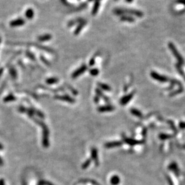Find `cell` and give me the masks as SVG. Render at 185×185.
<instances>
[{"mask_svg": "<svg viewBox=\"0 0 185 185\" xmlns=\"http://www.w3.org/2000/svg\"><path fill=\"white\" fill-rule=\"evenodd\" d=\"M59 82V79L56 77L49 78L46 80V83L49 85H52V84H57Z\"/></svg>", "mask_w": 185, "mask_h": 185, "instance_id": "obj_25", "label": "cell"}, {"mask_svg": "<svg viewBox=\"0 0 185 185\" xmlns=\"http://www.w3.org/2000/svg\"><path fill=\"white\" fill-rule=\"evenodd\" d=\"M168 47H169V48L171 51L172 52V54L174 55V57H176V59H177L178 64L180 65H183L184 64V59L183 58V57H182V55L180 54V53L178 52V51H177V49H176V46H174V45L172 43L170 42L168 43Z\"/></svg>", "mask_w": 185, "mask_h": 185, "instance_id": "obj_4", "label": "cell"}, {"mask_svg": "<svg viewBox=\"0 0 185 185\" xmlns=\"http://www.w3.org/2000/svg\"><path fill=\"white\" fill-rule=\"evenodd\" d=\"M9 44L12 45H15V46H34L35 48H38L40 50L45 51V52L53 54L55 53V51L53 49L49 48L48 46H43L42 45H40L37 43H23V42H9Z\"/></svg>", "mask_w": 185, "mask_h": 185, "instance_id": "obj_2", "label": "cell"}, {"mask_svg": "<svg viewBox=\"0 0 185 185\" xmlns=\"http://www.w3.org/2000/svg\"><path fill=\"white\" fill-rule=\"evenodd\" d=\"M52 39V36L50 34H44L38 36L37 39L40 42H46Z\"/></svg>", "mask_w": 185, "mask_h": 185, "instance_id": "obj_15", "label": "cell"}, {"mask_svg": "<svg viewBox=\"0 0 185 185\" xmlns=\"http://www.w3.org/2000/svg\"><path fill=\"white\" fill-rule=\"evenodd\" d=\"M25 24V20L24 18H19L18 19L12 20L10 22V26L12 28H16V27H19V26H23Z\"/></svg>", "mask_w": 185, "mask_h": 185, "instance_id": "obj_8", "label": "cell"}, {"mask_svg": "<svg viewBox=\"0 0 185 185\" xmlns=\"http://www.w3.org/2000/svg\"><path fill=\"white\" fill-rule=\"evenodd\" d=\"M32 108H33V109H34L35 115H36L37 116H38L39 118H41V119H44L45 118V115L44 114V113H43L42 111H40L39 110L36 109L34 106H32Z\"/></svg>", "mask_w": 185, "mask_h": 185, "instance_id": "obj_27", "label": "cell"}, {"mask_svg": "<svg viewBox=\"0 0 185 185\" xmlns=\"http://www.w3.org/2000/svg\"><path fill=\"white\" fill-rule=\"evenodd\" d=\"M92 161V159L89 158V159H88L87 160H86V161L84 162L82 165V169H86V168H88V167H89V165H90V164H91Z\"/></svg>", "mask_w": 185, "mask_h": 185, "instance_id": "obj_30", "label": "cell"}, {"mask_svg": "<svg viewBox=\"0 0 185 185\" xmlns=\"http://www.w3.org/2000/svg\"><path fill=\"white\" fill-rule=\"evenodd\" d=\"M100 100V97L97 95L95 96V97H94V102H95V104H98V103H99Z\"/></svg>", "mask_w": 185, "mask_h": 185, "instance_id": "obj_43", "label": "cell"}, {"mask_svg": "<svg viewBox=\"0 0 185 185\" xmlns=\"http://www.w3.org/2000/svg\"><path fill=\"white\" fill-rule=\"evenodd\" d=\"M183 91V88L182 87L180 88H178V90H176V91H174V92H172L170 94V96H176V95H177V94H178L181 93V92H182Z\"/></svg>", "mask_w": 185, "mask_h": 185, "instance_id": "obj_37", "label": "cell"}, {"mask_svg": "<svg viewBox=\"0 0 185 185\" xmlns=\"http://www.w3.org/2000/svg\"><path fill=\"white\" fill-rule=\"evenodd\" d=\"M97 55H98V54H95V55H94V56L92 57V58L90 59V60L89 61V66L92 67V66H94V65H95V62H96L95 59H96V57H97Z\"/></svg>", "mask_w": 185, "mask_h": 185, "instance_id": "obj_36", "label": "cell"}, {"mask_svg": "<svg viewBox=\"0 0 185 185\" xmlns=\"http://www.w3.org/2000/svg\"><path fill=\"white\" fill-rule=\"evenodd\" d=\"M89 73L90 74V75L93 76V77H96V76L98 75V74L100 73L99 70L97 68H92L91 69L89 70Z\"/></svg>", "mask_w": 185, "mask_h": 185, "instance_id": "obj_33", "label": "cell"}, {"mask_svg": "<svg viewBox=\"0 0 185 185\" xmlns=\"http://www.w3.org/2000/svg\"><path fill=\"white\" fill-rule=\"evenodd\" d=\"M88 1H92L93 0H88Z\"/></svg>", "mask_w": 185, "mask_h": 185, "instance_id": "obj_52", "label": "cell"}, {"mask_svg": "<svg viewBox=\"0 0 185 185\" xmlns=\"http://www.w3.org/2000/svg\"><path fill=\"white\" fill-rule=\"evenodd\" d=\"M176 69H177V70L178 72L181 75L184 76V72H183V70H182V65L179 64H176Z\"/></svg>", "mask_w": 185, "mask_h": 185, "instance_id": "obj_38", "label": "cell"}, {"mask_svg": "<svg viewBox=\"0 0 185 185\" xmlns=\"http://www.w3.org/2000/svg\"><path fill=\"white\" fill-rule=\"evenodd\" d=\"M1 39L0 37V44H1Z\"/></svg>", "mask_w": 185, "mask_h": 185, "instance_id": "obj_51", "label": "cell"}, {"mask_svg": "<svg viewBox=\"0 0 185 185\" xmlns=\"http://www.w3.org/2000/svg\"><path fill=\"white\" fill-rule=\"evenodd\" d=\"M122 145V142L121 141H112L108 142L104 144V147L106 149H112V148L120 147Z\"/></svg>", "mask_w": 185, "mask_h": 185, "instance_id": "obj_14", "label": "cell"}, {"mask_svg": "<svg viewBox=\"0 0 185 185\" xmlns=\"http://www.w3.org/2000/svg\"><path fill=\"white\" fill-rule=\"evenodd\" d=\"M168 123H169V124H170V126H171V128H172V130H173L174 131H175V132L177 131V129H176V128L175 126H174L173 122H171V121H169V122H168Z\"/></svg>", "mask_w": 185, "mask_h": 185, "instance_id": "obj_42", "label": "cell"}, {"mask_svg": "<svg viewBox=\"0 0 185 185\" xmlns=\"http://www.w3.org/2000/svg\"><path fill=\"white\" fill-rule=\"evenodd\" d=\"M38 87L42 90H47V91H52L53 92H57L59 91H65V90L62 87H59L57 88H50V87H46V86L43 85H38Z\"/></svg>", "mask_w": 185, "mask_h": 185, "instance_id": "obj_12", "label": "cell"}, {"mask_svg": "<svg viewBox=\"0 0 185 185\" xmlns=\"http://www.w3.org/2000/svg\"><path fill=\"white\" fill-rule=\"evenodd\" d=\"M179 127L180 129H185V122H180L179 123Z\"/></svg>", "mask_w": 185, "mask_h": 185, "instance_id": "obj_44", "label": "cell"}, {"mask_svg": "<svg viewBox=\"0 0 185 185\" xmlns=\"http://www.w3.org/2000/svg\"><path fill=\"white\" fill-rule=\"evenodd\" d=\"M85 20V19H84L83 18H76L74 19L70 20V21L68 22L67 26L68 27H72V26H74V25H76V24L79 25V24L82 23V22H83Z\"/></svg>", "mask_w": 185, "mask_h": 185, "instance_id": "obj_16", "label": "cell"}, {"mask_svg": "<svg viewBox=\"0 0 185 185\" xmlns=\"http://www.w3.org/2000/svg\"><path fill=\"white\" fill-rule=\"evenodd\" d=\"M177 3L182 4L185 6V0H177Z\"/></svg>", "mask_w": 185, "mask_h": 185, "instance_id": "obj_45", "label": "cell"}, {"mask_svg": "<svg viewBox=\"0 0 185 185\" xmlns=\"http://www.w3.org/2000/svg\"><path fill=\"white\" fill-rule=\"evenodd\" d=\"M6 84H7V82H6V81H4L3 83H2L1 86H0V96L1 95L2 92H3L4 90V88L6 86Z\"/></svg>", "mask_w": 185, "mask_h": 185, "instance_id": "obj_40", "label": "cell"}, {"mask_svg": "<svg viewBox=\"0 0 185 185\" xmlns=\"http://www.w3.org/2000/svg\"><path fill=\"white\" fill-rule=\"evenodd\" d=\"M25 54L26 57H27V58L31 59V60L32 61L36 62L37 61L36 57L32 52H31V51H29V50H26V51H25Z\"/></svg>", "mask_w": 185, "mask_h": 185, "instance_id": "obj_23", "label": "cell"}, {"mask_svg": "<svg viewBox=\"0 0 185 185\" xmlns=\"http://www.w3.org/2000/svg\"><path fill=\"white\" fill-rule=\"evenodd\" d=\"M169 168L170 170H171V171H173L174 172H175L176 174H177L178 175V168H177V164L175 163V162H173V163L170 164Z\"/></svg>", "mask_w": 185, "mask_h": 185, "instance_id": "obj_31", "label": "cell"}, {"mask_svg": "<svg viewBox=\"0 0 185 185\" xmlns=\"http://www.w3.org/2000/svg\"><path fill=\"white\" fill-rule=\"evenodd\" d=\"M114 13L118 15H121L123 14H129V15H134L138 18L143 17L144 15L140 10L128 9H116L114 10Z\"/></svg>", "mask_w": 185, "mask_h": 185, "instance_id": "obj_3", "label": "cell"}, {"mask_svg": "<svg viewBox=\"0 0 185 185\" xmlns=\"http://www.w3.org/2000/svg\"><path fill=\"white\" fill-rule=\"evenodd\" d=\"M53 98L55 99L61 100V101L67 102L71 104H74L76 102V100L74 99L71 97L69 95H67V94H64V95H58V94H56V95L54 96Z\"/></svg>", "mask_w": 185, "mask_h": 185, "instance_id": "obj_5", "label": "cell"}, {"mask_svg": "<svg viewBox=\"0 0 185 185\" xmlns=\"http://www.w3.org/2000/svg\"><path fill=\"white\" fill-rule=\"evenodd\" d=\"M9 71L10 76H11V77L12 78V79H16L18 77V72L15 68V67L12 65H10L9 68Z\"/></svg>", "mask_w": 185, "mask_h": 185, "instance_id": "obj_18", "label": "cell"}, {"mask_svg": "<svg viewBox=\"0 0 185 185\" xmlns=\"http://www.w3.org/2000/svg\"><path fill=\"white\" fill-rule=\"evenodd\" d=\"M3 164H4L3 160L1 157H0V166H3Z\"/></svg>", "mask_w": 185, "mask_h": 185, "instance_id": "obj_47", "label": "cell"}, {"mask_svg": "<svg viewBox=\"0 0 185 185\" xmlns=\"http://www.w3.org/2000/svg\"><path fill=\"white\" fill-rule=\"evenodd\" d=\"M88 69V66L85 64H83V65H82L80 67H79L77 70H76L72 73L71 78H73V79H76V78L79 77V76L82 75L83 73H85Z\"/></svg>", "mask_w": 185, "mask_h": 185, "instance_id": "obj_6", "label": "cell"}, {"mask_svg": "<svg viewBox=\"0 0 185 185\" xmlns=\"http://www.w3.org/2000/svg\"><path fill=\"white\" fill-rule=\"evenodd\" d=\"M40 59L42 62H43V63H44L45 65L47 66L48 67H50L51 66V63L49 61H48V59H46V57L44 56H43V55H40Z\"/></svg>", "mask_w": 185, "mask_h": 185, "instance_id": "obj_29", "label": "cell"}, {"mask_svg": "<svg viewBox=\"0 0 185 185\" xmlns=\"http://www.w3.org/2000/svg\"><path fill=\"white\" fill-rule=\"evenodd\" d=\"M97 85L98 88H100L101 90H105V91H111V90H112L110 86L106 84L102 83H98Z\"/></svg>", "mask_w": 185, "mask_h": 185, "instance_id": "obj_24", "label": "cell"}, {"mask_svg": "<svg viewBox=\"0 0 185 185\" xmlns=\"http://www.w3.org/2000/svg\"><path fill=\"white\" fill-rule=\"evenodd\" d=\"M131 113L134 116H136L137 117H138V118H142L143 117V114L140 111H139L138 110H137V109L135 108H132L130 110Z\"/></svg>", "mask_w": 185, "mask_h": 185, "instance_id": "obj_26", "label": "cell"}, {"mask_svg": "<svg viewBox=\"0 0 185 185\" xmlns=\"http://www.w3.org/2000/svg\"><path fill=\"white\" fill-rule=\"evenodd\" d=\"M123 140L125 143H126L127 144H128L129 145H131V146H134V145H135L141 144L143 143V141L136 140V139H132V138H126V137H123Z\"/></svg>", "mask_w": 185, "mask_h": 185, "instance_id": "obj_10", "label": "cell"}, {"mask_svg": "<svg viewBox=\"0 0 185 185\" xmlns=\"http://www.w3.org/2000/svg\"><path fill=\"white\" fill-rule=\"evenodd\" d=\"M119 182H120V178H119L118 177L116 176H113L112 178H111V183H112L114 185L118 184Z\"/></svg>", "mask_w": 185, "mask_h": 185, "instance_id": "obj_35", "label": "cell"}, {"mask_svg": "<svg viewBox=\"0 0 185 185\" xmlns=\"http://www.w3.org/2000/svg\"><path fill=\"white\" fill-rule=\"evenodd\" d=\"M115 108L113 106L107 105H104L100 106L97 108V111L100 112H111L114 110Z\"/></svg>", "mask_w": 185, "mask_h": 185, "instance_id": "obj_13", "label": "cell"}, {"mask_svg": "<svg viewBox=\"0 0 185 185\" xmlns=\"http://www.w3.org/2000/svg\"><path fill=\"white\" fill-rule=\"evenodd\" d=\"M86 24H87V21H86V20H85L83 22H82V23L78 25L77 27L76 28L74 31V34L75 36L79 35L81 32L82 30L83 29V28L86 25Z\"/></svg>", "mask_w": 185, "mask_h": 185, "instance_id": "obj_17", "label": "cell"}, {"mask_svg": "<svg viewBox=\"0 0 185 185\" xmlns=\"http://www.w3.org/2000/svg\"><path fill=\"white\" fill-rule=\"evenodd\" d=\"M95 1H100L101 0H95Z\"/></svg>", "mask_w": 185, "mask_h": 185, "instance_id": "obj_53", "label": "cell"}, {"mask_svg": "<svg viewBox=\"0 0 185 185\" xmlns=\"http://www.w3.org/2000/svg\"><path fill=\"white\" fill-rule=\"evenodd\" d=\"M87 6H88V4H87V3H82L81 4H80L79 6H78L77 9H76V10H83V9H85V8L87 7Z\"/></svg>", "mask_w": 185, "mask_h": 185, "instance_id": "obj_39", "label": "cell"}, {"mask_svg": "<svg viewBox=\"0 0 185 185\" xmlns=\"http://www.w3.org/2000/svg\"><path fill=\"white\" fill-rule=\"evenodd\" d=\"M90 153H91V159L94 162L95 165L98 166L99 165V159L98 156V150L95 147H92L90 149Z\"/></svg>", "mask_w": 185, "mask_h": 185, "instance_id": "obj_9", "label": "cell"}, {"mask_svg": "<svg viewBox=\"0 0 185 185\" xmlns=\"http://www.w3.org/2000/svg\"><path fill=\"white\" fill-rule=\"evenodd\" d=\"M120 20L123 22H134V18L129 16H122L120 18Z\"/></svg>", "mask_w": 185, "mask_h": 185, "instance_id": "obj_28", "label": "cell"}, {"mask_svg": "<svg viewBox=\"0 0 185 185\" xmlns=\"http://www.w3.org/2000/svg\"><path fill=\"white\" fill-rule=\"evenodd\" d=\"M65 87H66L67 88H68V89L72 93H73V95H74V96H77V94H78V91L76 90V89H74L73 87H71V85H68V84H65Z\"/></svg>", "mask_w": 185, "mask_h": 185, "instance_id": "obj_32", "label": "cell"}, {"mask_svg": "<svg viewBox=\"0 0 185 185\" xmlns=\"http://www.w3.org/2000/svg\"><path fill=\"white\" fill-rule=\"evenodd\" d=\"M95 92H96V95L99 96L100 97H101V98L103 99L106 102H109V100H110L109 99H108V97H107V96H106V95H104V93L102 92V91H101V90L100 88H96V89H95Z\"/></svg>", "mask_w": 185, "mask_h": 185, "instance_id": "obj_20", "label": "cell"}, {"mask_svg": "<svg viewBox=\"0 0 185 185\" xmlns=\"http://www.w3.org/2000/svg\"><path fill=\"white\" fill-rule=\"evenodd\" d=\"M151 76L153 79L157 80V81L159 82H161V83H165V82L169 81V78L168 77L164 75H161L160 74L158 73L157 72L154 71L151 72Z\"/></svg>", "mask_w": 185, "mask_h": 185, "instance_id": "obj_7", "label": "cell"}, {"mask_svg": "<svg viewBox=\"0 0 185 185\" xmlns=\"http://www.w3.org/2000/svg\"><path fill=\"white\" fill-rule=\"evenodd\" d=\"M35 123L40 126L42 129V145L44 148H48L50 145V142H49V135L50 132L48 126H47L46 123H44L42 120L36 117H32L31 118Z\"/></svg>", "mask_w": 185, "mask_h": 185, "instance_id": "obj_1", "label": "cell"}, {"mask_svg": "<svg viewBox=\"0 0 185 185\" xmlns=\"http://www.w3.org/2000/svg\"><path fill=\"white\" fill-rule=\"evenodd\" d=\"M126 1L128 2V3H131V2H132L133 0H126Z\"/></svg>", "mask_w": 185, "mask_h": 185, "instance_id": "obj_50", "label": "cell"}, {"mask_svg": "<svg viewBox=\"0 0 185 185\" xmlns=\"http://www.w3.org/2000/svg\"><path fill=\"white\" fill-rule=\"evenodd\" d=\"M26 109V108L24 106L20 105L19 106V107H18V111H19L20 113H25Z\"/></svg>", "mask_w": 185, "mask_h": 185, "instance_id": "obj_41", "label": "cell"}, {"mask_svg": "<svg viewBox=\"0 0 185 185\" xmlns=\"http://www.w3.org/2000/svg\"><path fill=\"white\" fill-rule=\"evenodd\" d=\"M16 100H17V97L15 96H14L13 94H10L3 99V101L5 103L16 101Z\"/></svg>", "mask_w": 185, "mask_h": 185, "instance_id": "obj_22", "label": "cell"}, {"mask_svg": "<svg viewBox=\"0 0 185 185\" xmlns=\"http://www.w3.org/2000/svg\"><path fill=\"white\" fill-rule=\"evenodd\" d=\"M25 15L26 19L30 20L33 19L34 17V10L31 8H29L25 11Z\"/></svg>", "mask_w": 185, "mask_h": 185, "instance_id": "obj_19", "label": "cell"}, {"mask_svg": "<svg viewBox=\"0 0 185 185\" xmlns=\"http://www.w3.org/2000/svg\"><path fill=\"white\" fill-rule=\"evenodd\" d=\"M134 94H135V91H132L131 92V93L123 96L120 100V104L122 105H126L131 99H132L133 96H134Z\"/></svg>", "mask_w": 185, "mask_h": 185, "instance_id": "obj_11", "label": "cell"}, {"mask_svg": "<svg viewBox=\"0 0 185 185\" xmlns=\"http://www.w3.org/2000/svg\"><path fill=\"white\" fill-rule=\"evenodd\" d=\"M0 185H5V182L3 178L0 179Z\"/></svg>", "mask_w": 185, "mask_h": 185, "instance_id": "obj_46", "label": "cell"}, {"mask_svg": "<svg viewBox=\"0 0 185 185\" xmlns=\"http://www.w3.org/2000/svg\"><path fill=\"white\" fill-rule=\"evenodd\" d=\"M3 149H4L3 145L1 143H0V150H3Z\"/></svg>", "mask_w": 185, "mask_h": 185, "instance_id": "obj_49", "label": "cell"}, {"mask_svg": "<svg viewBox=\"0 0 185 185\" xmlns=\"http://www.w3.org/2000/svg\"><path fill=\"white\" fill-rule=\"evenodd\" d=\"M78 1H80V0H78Z\"/></svg>", "mask_w": 185, "mask_h": 185, "instance_id": "obj_54", "label": "cell"}, {"mask_svg": "<svg viewBox=\"0 0 185 185\" xmlns=\"http://www.w3.org/2000/svg\"><path fill=\"white\" fill-rule=\"evenodd\" d=\"M172 135H168L165 134V133H161V134L159 135V138L161 139V140H165V139H168L172 138Z\"/></svg>", "mask_w": 185, "mask_h": 185, "instance_id": "obj_34", "label": "cell"}, {"mask_svg": "<svg viewBox=\"0 0 185 185\" xmlns=\"http://www.w3.org/2000/svg\"><path fill=\"white\" fill-rule=\"evenodd\" d=\"M100 7V1H95V3H94L93 7H92V15H96L97 14L98 10H99Z\"/></svg>", "mask_w": 185, "mask_h": 185, "instance_id": "obj_21", "label": "cell"}, {"mask_svg": "<svg viewBox=\"0 0 185 185\" xmlns=\"http://www.w3.org/2000/svg\"><path fill=\"white\" fill-rule=\"evenodd\" d=\"M61 1L62 3L64 4H67V0H61Z\"/></svg>", "mask_w": 185, "mask_h": 185, "instance_id": "obj_48", "label": "cell"}]
</instances>
